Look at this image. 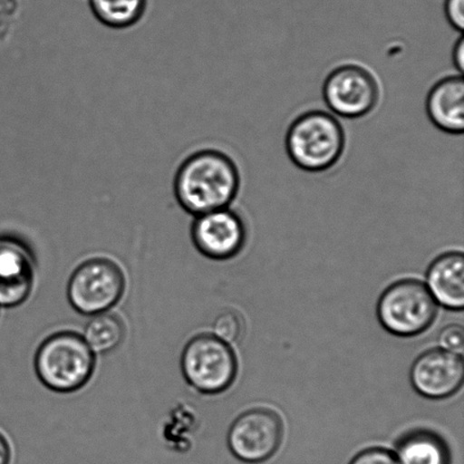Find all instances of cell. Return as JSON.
I'll use <instances>...</instances> for the list:
<instances>
[{"mask_svg": "<svg viewBox=\"0 0 464 464\" xmlns=\"http://www.w3.org/2000/svg\"><path fill=\"white\" fill-rule=\"evenodd\" d=\"M239 188L238 167L218 150L192 154L179 167L175 179L177 201L194 217L229 208Z\"/></svg>", "mask_w": 464, "mask_h": 464, "instance_id": "6da1fadb", "label": "cell"}, {"mask_svg": "<svg viewBox=\"0 0 464 464\" xmlns=\"http://www.w3.org/2000/svg\"><path fill=\"white\" fill-rule=\"evenodd\" d=\"M344 147L343 127L327 111L302 113L291 122L285 134V150L290 160L307 172L331 169L343 157Z\"/></svg>", "mask_w": 464, "mask_h": 464, "instance_id": "7a4b0ae2", "label": "cell"}, {"mask_svg": "<svg viewBox=\"0 0 464 464\" xmlns=\"http://www.w3.org/2000/svg\"><path fill=\"white\" fill-rule=\"evenodd\" d=\"M36 376L45 388L72 393L92 379L95 353L83 336L72 331L50 335L40 344L34 358Z\"/></svg>", "mask_w": 464, "mask_h": 464, "instance_id": "3957f363", "label": "cell"}, {"mask_svg": "<svg viewBox=\"0 0 464 464\" xmlns=\"http://www.w3.org/2000/svg\"><path fill=\"white\" fill-rule=\"evenodd\" d=\"M181 372L194 390L203 394H219L234 383L238 371L230 344L216 335L194 336L181 353Z\"/></svg>", "mask_w": 464, "mask_h": 464, "instance_id": "277c9868", "label": "cell"}, {"mask_svg": "<svg viewBox=\"0 0 464 464\" xmlns=\"http://www.w3.org/2000/svg\"><path fill=\"white\" fill-rule=\"evenodd\" d=\"M126 279L117 263L104 257L88 259L75 268L68 281L67 298L85 316L106 313L124 295Z\"/></svg>", "mask_w": 464, "mask_h": 464, "instance_id": "5b68a950", "label": "cell"}, {"mask_svg": "<svg viewBox=\"0 0 464 464\" xmlns=\"http://www.w3.org/2000/svg\"><path fill=\"white\" fill-rule=\"evenodd\" d=\"M377 315L390 334L415 336L433 324L438 315V303L422 282L398 281L381 295Z\"/></svg>", "mask_w": 464, "mask_h": 464, "instance_id": "8992f818", "label": "cell"}, {"mask_svg": "<svg viewBox=\"0 0 464 464\" xmlns=\"http://www.w3.org/2000/svg\"><path fill=\"white\" fill-rule=\"evenodd\" d=\"M323 99L334 115L357 120L374 111L380 99L379 83L367 68L345 63L326 76Z\"/></svg>", "mask_w": 464, "mask_h": 464, "instance_id": "52a82bcc", "label": "cell"}, {"mask_svg": "<svg viewBox=\"0 0 464 464\" xmlns=\"http://www.w3.org/2000/svg\"><path fill=\"white\" fill-rule=\"evenodd\" d=\"M284 439V422L276 412L257 408L237 418L228 433V447L238 460L262 463L275 456Z\"/></svg>", "mask_w": 464, "mask_h": 464, "instance_id": "ba28073f", "label": "cell"}, {"mask_svg": "<svg viewBox=\"0 0 464 464\" xmlns=\"http://www.w3.org/2000/svg\"><path fill=\"white\" fill-rule=\"evenodd\" d=\"M192 240L198 252L216 261L236 256L244 247L246 227L229 208L195 217Z\"/></svg>", "mask_w": 464, "mask_h": 464, "instance_id": "9c48e42d", "label": "cell"}, {"mask_svg": "<svg viewBox=\"0 0 464 464\" xmlns=\"http://www.w3.org/2000/svg\"><path fill=\"white\" fill-rule=\"evenodd\" d=\"M35 258L30 246L14 236H0V308H15L34 289Z\"/></svg>", "mask_w": 464, "mask_h": 464, "instance_id": "30bf717a", "label": "cell"}, {"mask_svg": "<svg viewBox=\"0 0 464 464\" xmlns=\"http://www.w3.org/2000/svg\"><path fill=\"white\" fill-rule=\"evenodd\" d=\"M464 362L460 353L442 348L430 349L413 362L411 380L418 393L427 399L452 397L461 389Z\"/></svg>", "mask_w": 464, "mask_h": 464, "instance_id": "8fae6325", "label": "cell"}, {"mask_svg": "<svg viewBox=\"0 0 464 464\" xmlns=\"http://www.w3.org/2000/svg\"><path fill=\"white\" fill-rule=\"evenodd\" d=\"M427 115L444 133L462 135L464 131V80L451 75L440 80L426 99Z\"/></svg>", "mask_w": 464, "mask_h": 464, "instance_id": "7c38bea8", "label": "cell"}, {"mask_svg": "<svg viewBox=\"0 0 464 464\" xmlns=\"http://www.w3.org/2000/svg\"><path fill=\"white\" fill-rule=\"evenodd\" d=\"M427 289L435 302L452 311L464 307V257L451 252L436 258L427 272Z\"/></svg>", "mask_w": 464, "mask_h": 464, "instance_id": "4fadbf2b", "label": "cell"}, {"mask_svg": "<svg viewBox=\"0 0 464 464\" xmlns=\"http://www.w3.org/2000/svg\"><path fill=\"white\" fill-rule=\"evenodd\" d=\"M399 464H450V451L445 440L433 431L412 430L404 435L395 453Z\"/></svg>", "mask_w": 464, "mask_h": 464, "instance_id": "5bb4252c", "label": "cell"}, {"mask_svg": "<svg viewBox=\"0 0 464 464\" xmlns=\"http://www.w3.org/2000/svg\"><path fill=\"white\" fill-rule=\"evenodd\" d=\"M125 334L121 317L106 312L91 316L82 336L95 354H106L120 347Z\"/></svg>", "mask_w": 464, "mask_h": 464, "instance_id": "9a60e30c", "label": "cell"}, {"mask_svg": "<svg viewBox=\"0 0 464 464\" xmlns=\"http://www.w3.org/2000/svg\"><path fill=\"white\" fill-rule=\"evenodd\" d=\"M94 16L113 29L134 25L142 17L147 0H90Z\"/></svg>", "mask_w": 464, "mask_h": 464, "instance_id": "2e32d148", "label": "cell"}, {"mask_svg": "<svg viewBox=\"0 0 464 464\" xmlns=\"http://www.w3.org/2000/svg\"><path fill=\"white\" fill-rule=\"evenodd\" d=\"M213 335L224 343H236L243 332V323L241 318L234 311H225L216 317L212 324Z\"/></svg>", "mask_w": 464, "mask_h": 464, "instance_id": "e0dca14e", "label": "cell"}, {"mask_svg": "<svg viewBox=\"0 0 464 464\" xmlns=\"http://www.w3.org/2000/svg\"><path fill=\"white\" fill-rule=\"evenodd\" d=\"M440 347L448 352L462 353L464 332L461 325H449L440 334Z\"/></svg>", "mask_w": 464, "mask_h": 464, "instance_id": "ac0fdd59", "label": "cell"}, {"mask_svg": "<svg viewBox=\"0 0 464 464\" xmlns=\"http://www.w3.org/2000/svg\"><path fill=\"white\" fill-rule=\"evenodd\" d=\"M350 464H399V461L389 450L372 448L359 453Z\"/></svg>", "mask_w": 464, "mask_h": 464, "instance_id": "d6986e66", "label": "cell"}, {"mask_svg": "<svg viewBox=\"0 0 464 464\" xmlns=\"http://www.w3.org/2000/svg\"><path fill=\"white\" fill-rule=\"evenodd\" d=\"M444 9L450 25L461 32L464 27V0H445Z\"/></svg>", "mask_w": 464, "mask_h": 464, "instance_id": "ffe728a7", "label": "cell"}, {"mask_svg": "<svg viewBox=\"0 0 464 464\" xmlns=\"http://www.w3.org/2000/svg\"><path fill=\"white\" fill-rule=\"evenodd\" d=\"M452 62L454 67H456L458 72L461 74L464 71V40L462 35L457 40L456 44H454Z\"/></svg>", "mask_w": 464, "mask_h": 464, "instance_id": "44dd1931", "label": "cell"}, {"mask_svg": "<svg viewBox=\"0 0 464 464\" xmlns=\"http://www.w3.org/2000/svg\"><path fill=\"white\" fill-rule=\"evenodd\" d=\"M12 459V450L7 440L0 433V464H9Z\"/></svg>", "mask_w": 464, "mask_h": 464, "instance_id": "7402d4cb", "label": "cell"}]
</instances>
